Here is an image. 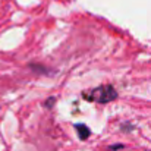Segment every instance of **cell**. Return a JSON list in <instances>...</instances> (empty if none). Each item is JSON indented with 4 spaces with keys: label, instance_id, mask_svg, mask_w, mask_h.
I'll list each match as a JSON object with an SVG mask.
<instances>
[{
    "label": "cell",
    "instance_id": "obj_1",
    "mask_svg": "<svg viewBox=\"0 0 151 151\" xmlns=\"http://www.w3.org/2000/svg\"><path fill=\"white\" fill-rule=\"evenodd\" d=\"M82 97L88 101H96V103H110V101L116 100L117 99V91L113 85H100L88 93H84Z\"/></svg>",
    "mask_w": 151,
    "mask_h": 151
},
{
    "label": "cell",
    "instance_id": "obj_2",
    "mask_svg": "<svg viewBox=\"0 0 151 151\" xmlns=\"http://www.w3.org/2000/svg\"><path fill=\"white\" fill-rule=\"evenodd\" d=\"M75 129H76V132H78V137H79L82 141H85V139L90 137V134H91L90 128L85 126L84 123H76V125H75Z\"/></svg>",
    "mask_w": 151,
    "mask_h": 151
},
{
    "label": "cell",
    "instance_id": "obj_3",
    "mask_svg": "<svg viewBox=\"0 0 151 151\" xmlns=\"http://www.w3.org/2000/svg\"><path fill=\"white\" fill-rule=\"evenodd\" d=\"M123 147H125L123 144H116V145H110L109 148H110L111 151H116V150H120V148H123Z\"/></svg>",
    "mask_w": 151,
    "mask_h": 151
},
{
    "label": "cell",
    "instance_id": "obj_4",
    "mask_svg": "<svg viewBox=\"0 0 151 151\" xmlns=\"http://www.w3.org/2000/svg\"><path fill=\"white\" fill-rule=\"evenodd\" d=\"M54 101H56L54 99H49V100H47V103H46V107H51Z\"/></svg>",
    "mask_w": 151,
    "mask_h": 151
}]
</instances>
